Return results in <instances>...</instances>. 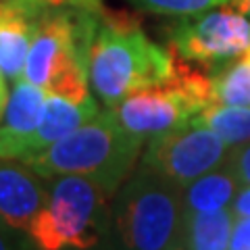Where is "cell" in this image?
I'll use <instances>...</instances> for the list:
<instances>
[{"label":"cell","instance_id":"cell-7","mask_svg":"<svg viewBox=\"0 0 250 250\" xmlns=\"http://www.w3.org/2000/svg\"><path fill=\"white\" fill-rule=\"evenodd\" d=\"M48 205V179L25 161L0 156V221L25 231Z\"/></svg>","mask_w":250,"mask_h":250},{"label":"cell","instance_id":"cell-14","mask_svg":"<svg viewBox=\"0 0 250 250\" xmlns=\"http://www.w3.org/2000/svg\"><path fill=\"white\" fill-rule=\"evenodd\" d=\"M213 73L215 103L229 106H250V54L225 62Z\"/></svg>","mask_w":250,"mask_h":250},{"label":"cell","instance_id":"cell-13","mask_svg":"<svg viewBox=\"0 0 250 250\" xmlns=\"http://www.w3.org/2000/svg\"><path fill=\"white\" fill-rule=\"evenodd\" d=\"M194 121L213 129L228 146L250 142V106L210 104L202 108Z\"/></svg>","mask_w":250,"mask_h":250},{"label":"cell","instance_id":"cell-9","mask_svg":"<svg viewBox=\"0 0 250 250\" xmlns=\"http://www.w3.org/2000/svg\"><path fill=\"white\" fill-rule=\"evenodd\" d=\"M98 113L100 111L94 96L88 98L85 103H73L69 98L46 92L42 119L29 136L19 140V144L15 146L13 159H19V161L31 159L34 154L42 152L44 148L52 146L54 142H59V140L69 136L71 131H75L77 127H82L83 123L94 119Z\"/></svg>","mask_w":250,"mask_h":250},{"label":"cell","instance_id":"cell-18","mask_svg":"<svg viewBox=\"0 0 250 250\" xmlns=\"http://www.w3.org/2000/svg\"><path fill=\"white\" fill-rule=\"evenodd\" d=\"M228 250H250V217H238L231 229Z\"/></svg>","mask_w":250,"mask_h":250},{"label":"cell","instance_id":"cell-3","mask_svg":"<svg viewBox=\"0 0 250 250\" xmlns=\"http://www.w3.org/2000/svg\"><path fill=\"white\" fill-rule=\"evenodd\" d=\"M184 213L182 188L140 163L113 196V244L117 250H175Z\"/></svg>","mask_w":250,"mask_h":250},{"label":"cell","instance_id":"cell-1","mask_svg":"<svg viewBox=\"0 0 250 250\" xmlns=\"http://www.w3.org/2000/svg\"><path fill=\"white\" fill-rule=\"evenodd\" d=\"M175 54L148 40L138 21L104 13L90 50V85L106 108L173 77Z\"/></svg>","mask_w":250,"mask_h":250},{"label":"cell","instance_id":"cell-23","mask_svg":"<svg viewBox=\"0 0 250 250\" xmlns=\"http://www.w3.org/2000/svg\"><path fill=\"white\" fill-rule=\"evenodd\" d=\"M175 250H184V248H182V246H177V248H175Z\"/></svg>","mask_w":250,"mask_h":250},{"label":"cell","instance_id":"cell-10","mask_svg":"<svg viewBox=\"0 0 250 250\" xmlns=\"http://www.w3.org/2000/svg\"><path fill=\"white\" fill-rule=\"evenodd\" d=\"M46 103V90L31 83L25 77L15 80V88L9 96L4 119L0 125V156L13 159L19 140L29 136L42 119Z\"/></svg>","mask_w":250,"mask_h":250},{"label":"cell","instance_id":"cell-2","mask_svg":"<svg viewBox=\"0 0 250 250\" xmlns=\"http://www.w3.org/2000/svg\"><path fill=\"white\" fill-rule=\"evenodd\" d=\"M142 148L144 140L129 134L106 108L25 163L46 179L57 175L90 177L115 196L136 169Z\"/></svg>","mask_w":250,"mask_h":250},{"label":"cell","instance_id":"cell-11","mask_svg":"<svg viewBox=\"0 0 250 250\" xmlns=\"http://www.w3.org/2000/svg\"><path fill=\"white\" fill-rule=\"evenodd\" d=\"M236 223V213L221 208L215 213H196L186 210L182 225V248L184 250H228L231 229Z\"/></svg>","mask_w":250,"mask_h":250},{"label":"cell","instance_id":"cell-20","mask_svg":"<svg viewBox=\"0 0 250 250\" xmlns=\"http://www.w3.org/2000/svg\"><path fill=\"white\" fill-rule=\"evenodd\" d=\"M6 104H9V88H6V75L0 69V121L4 119Z\"/></svg>","mask_w":250,"mask_h":250},{"label":"cell","instance_id":"cell-15","mask_svg":"<svg viewBox=\"0 0 250 250\" xmlns=\"http://www.w3.org/2000/svg\"><path fill=\"white\" fill-rule=\"evenodd\" d=\"M138 9L156 15H169V17H184V15L202 13L221 4H229L231 0H129Z\"/></svg>","mask_w":250,"mask_h":250},{"label":"cell","instance_id":"cell-17","mask_svg":"<svg viewBox=\"0 0 250 250\" xmlns=\"http://www.w3.org/2000/svg\"><path fill=\"white\" fill-rule=\"evenodd\" d=\"M0 250H36L27 240L25 231L15 229L0 221Z\"/></svg>","mask_w":250,"mask_h":250},{"label":"cell","instance_id":"cell-8","mask_svg":"<svg viewBox=\"0 0 250 250\" xmlns=\"http://www.w3.org/2000/svg\"><path fill=\"white\" fill-rule=\"evenodd\" d=\"M48 9L44 0H0V69L9 80L23 75L38 23Z\"/></svg>","mask_w":250,"mask_h":250},{"label":"cell","instance_id":"cell-4","mask_svg":"<svg viewBox=\"0 0 250 250\" xmlns=\"http://www.w3.org/2000/svg\"><path fill=\"white\" fill-rule=\"evenodd\" d=\"M113 194L83 175L48 179V205L34 217L25 236L36 250H90L113 240Z\"/></svg>","mask_w":250,"mask_h":250},{"label":"cell","instance_id":"cell-21","mask_svg":"<svg viewBox=\"0 0 250 250\" xmlns=\"http://www.w3.org/2000/svg\"><path fill=\"white\" fill-rule=\"evenodd\" d=\"M229 4L233 6V9H238L240 13H244L246 17L250 19V0H231Z\"/></svg>","mask_w":250,"mask_h":250},{"label":"cell","instance_id":"cell-19","mask_svg":"<svg viewBox=\"0 0 250 250\" xmlns=\"http://www.w3.org/2000/svg\"><path fill=\"white\" fill-rule=\"evenodd\" d=\"M231 210L238 217H250V186H240L236 198L231 202Z\"/></svg>","mask_w":250,"mask_h":250},{"label":"cell","instance_id":"cell-5","mask_svg":"<svg viewBox=\"0 0 250 250\" xmlns=\"http://www.w3.org/2000/svg\"><path fill=\"white\" fill-rule=\"evenodd\" d=\"M169 48L179 59L215 71L250 48V19L231 4L184 15L167 31Z\"/></svg>","mask_w":250,"mask_h":250},{"label":"cell","instance_id":"cell-6","mask_svg":"<svg viewBox=\"0 0 250 250\" xmlns=\"http://www.w3.org/2000/svg\"><path fill=\"white\" fill-rule=\"evenodd\" d=\"M229 148L213 129L192 119L184 127L148 140L142 163L184 190L200 175L221 167Z\"/></svg>","mask_w":250,"mask_h":250},{"label":"cell","instance_id":"cell-12","mask_svg":"<svg viewBox=\"0 0 250 250\" xmlns=\"http://www.w3.org/2000/svg\"><path fill=\"white\" fill-rule=\"evenodd\" d=\"M238 190L240 184L236 175L223 163L221 167L200 175L184 188V207L186 210H196V213H215L221 208H229Z\"/></svg>","mask_w":250,"mask_h":250},{"label":"cell","instance_id":"cell-16","mask_svg":"<svg viewBox=\"0 0 250 250\" xmlns=\"http://www.w3.org/2000/svg\"><path fill=\"white\" fill-rule=\"evenodd\" d=\"M225 165L231 169L240 186H250V142L231 146Z\"/></svg>","mask_w":250,"mask_h":250},{"label":"cell","instance_id":"cell-22","mask_svg":"<svg viewBox=\"0 0 250 250\" xmlns=\"http://www.w3.org/2000/svg\"><path fill=\"white\" fill-rule=\"evenodd\" d=\"M69 250H75V248H69ZM90 250H117V246L113 244V240H111V242H106V244H100V246L90 248Z\"/></svg>","mask_w":250,"mask_h":250}]
</instances>
